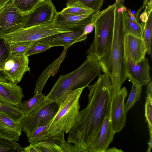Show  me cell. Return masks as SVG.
Instances as JSON below:
<instances>
[{
    "instance_id": "cell-1",
    "label": "cell",
    "mask_w": 152,
    "mask_h": 152,
    "mask_svg": "<svg viewBox=\"0 0 152 152\" xmlns=\"http://www.w3.org/2000/svg\"><path fill=\"white\" fill-rule=\"evenodd\" d=\"M89 90L87 106L80 111L77 121L69 132L66 142L78 145L84 152H89L91 145L99 133L104 118L110 111L112 84L109 77L100 74Z\"/></svg>"
},
{
    "instance_id": "cell-3",
    "label": "cell",
    "mask_w": 152,
    "mask_h": 152,
    "mask_svg": "<svg viewBox=\"0 0 152 152\" xmlns=\"http://www.w3.org/2000/svg\"><path fill=\"white\" fill-rule=\"evenodd\" d=\"M101 72L98 59L88 55L86 60L78 68L59 76L50 92L45 96V100L56 101L60 104L72 92L87 87Z\"/></svg>"
},
{
    "instance_id": "cell-39",
    "label": "cell",
    "mask_w": 152,
    "mask_h": 152,
    "mask_svg": "<svg viewBox=\"0 0 152 152\" xmlns=\"http://www.w3.org/2000/svg\"><path fill=\"white\" fill-rule=\"evenodd\" d=\"M123 152V151L121 149H118L116 148L113 147L112 148H110L109 149H108L107 150L106 152Z\"/></svg>"
},
{
    "instance_id": "cell-38",
    "label": "cell",
    "mask_w": 152,
    "mask_h": 152,
    "mask_svg": "<svg viewBox=\"0 0 152 152\" xmlns=\"http://www.w3.org/2000/svg\"><path fill=\"white\" fill-rule=\"evenodd\" d=\"M148 148L147 152H150L152 147V134H149V139L148 142Z\"/></svg>"
},
{
    "instance_id": "cell-11",
    "label": "cell",
    "mask_w": 152,
    "mask_h": 152,
    "mask_svg": "<svg viewBox=\"0 0 152 152\" xmlns=\"http://www.w3.org/2000/svg\"><path fill=\"white\" fill-rule=\"evenodd\" d=\"M57 12L51 0H44L29 13L23 27L53 22Z\"/></svg>"
},
{
    "instance_id": "cell-35",
    "label": "cell",
    "mask_w": 152,
    "mask_h": 152,
    "mask_svg": "<svg viewBox=\"0 0 152 152\" xmlns=\"http://www.w3.org/2000/svg\"><path fill=\"white\" fill-rule=\"evenodd\" d=\"M22 152H40V151L34 144H30L29 145L23 148Z\"/></svg>"
},
{
    "instance_id": "cell-7",
    "label": "cell",
    "mask_w": 152,
    "mask_h": 152,
    "mask_svg": "<svg viewBox=\"0 0 152 152\" xmlns=\"http://www.w3.org/2000/svg\"><path fill=\"white\" fill-rule=\"evenodd\" d=\"M59 105L57 102L45 99L37 108L25 115L21 122L23 131L27 136L38 127L49 123L57 112Z\"/></svg>"
},
{
    "instance_id": "cell-36",
    "label": "cell",
    "mask_w": 152,
    "mask_h": 152,
    "mask_svg": "<svg viewBox=\"0 0 152 152\" xmlns=\"http://www.w3.org/2000/svg\"><path fill=\"white\" fill-rule=\"evenodd\" d=\"M94 27V23L91 22L87 24L85 27L83 36L87 35L88 34L91 33L93 31Z\"/></svg>"
},
{
    "instance_id": "cell-34",
    "label": "cell",
    "mask_w": 152,
    "mask_h": 152,
    "mask_svg": "<svg viewBox=\"0 0 152 152\" xmlns=\"http://www.w3.org/2000/svg\"><path fill=\"white\" fill-rule=\"evenodd\" d=\"M61 147L63 152H84L83 150L78 145H72L71 143L65 142H61Z\"/></svg>"
},
{
    "instance_id": "cell-23",
    "label": "cell",
    "mask_w": 152,
    "mask_h": 152,
    "mask_svg": "<svg viewBox=\"0 0 152 152\" xmlns=\"http://www.w3.org/2000/svg\"><path fill=\"white\" fill-rule=\"evenodd\" d=\"M145 104V121L148 125L149 134H152V82L147 84Z\"/></svg>"
},
{
    "instance_id": "cell-15",
    "label": "cell",
    "mask_w": 152,
    "mask_h": 152,
    "mask_svg": "<svg viewBox=\"0 0 152 152\" xmlns=\"http://www.w3.org/2000/svg\"><path fill=\"white\" fill-rule=\"evenodd\" d=\"M83 31L80 30L57 34L39 41L48 44L51 47L59 46L69 47L75 43L86 40L87 35L83 36Z\"/></svg>"
},
{
    "instance_id": "cell-18",
    "label": "cell",
    "mask_w": 152,
    "mask_h": 152,
    "mask_svg": "<svg viewBox=\"0 0 152 152\" xmlns=\"http://www.w3.org/2000/svg\"><path fill=\"white\" fill-rule=\"evenodd\" d=\"M22 126L21 122H16L0 113V134L3 137L16 141L21 134Z\"/></svg>"
},
{
    "instance_id": "cell-12",
    "label": "cell",
    "mask_w": 152,
    "mask_h": 152,
    "mask_svg": "<svg viewBox=\"0 0 152 152\" xmlns=\"http://www.w3.org/2000/svg\"><path fill=\"white\" fill-rule=\"evenodd\" d=\"M127 95L126 88L123 87L112 99L110 118L111 126L115 133L121 131L125 125L126 113L124 110V102Z\"/></svg>"
},
{
    "instance_id": "cell-40",
    "label": "cell",
    "mask_w": 152,
    "mask_h": 152,
    "mask_svg": "<svg viewBox=\"0 0 152 152\" xmlns=\"http://www.w3.org/2000/svg\"><path fill=\"white\" fill-rule=\"evenodd\" d=\"M11 0H0V9Z\"/></svg>"
},
{
    "instance_id": "cell-25",
    "label": "cell",
    "mask_w": 152,
    "mask_h": 152,
    "mask_svg": "<svg viewBox=\"0 0 152 152\" xmlns=\"http://www.w3.org/2000/svg\"><path fill=\"white\" fill-rule=\"evenodd\" d=\"M11 53L10 43L4 37H0V81L8 82L3 71L4 63Z\"/></svg>"
},
{
    "instance_id": "cell-30",
    "label": "cell",
    "mask_w": 152,
    "mask_h": 152,
    "mask_svg": "<svg viewBox=\"0 0 152 152\" xmlns=\"http://www.w3.org/2000/svg\"><path fill=\"white\" fill-rule=\"evenodd\" d=\"M49 123L38 127L27 136L30 144L36 143L48 138L46 135V131Z\"/></svg>"
},
{
    "instance_id": "cell-16",
    "label": "cell",
    "mask_w": 152,
    "mask_h": 152,
    "mask_svg": "<svg viewBox=\"0 0 152 152\" xmlns=\"http://www.w3.org/2000/svg\"><path fill=\"white\" fill-rule=\"evenodd\" d=\"M23 97L20 86L0 81V103L18 107Z\"/></svg>"
},
{
    "instance_id": "cell-29",
    "label": "cell",
    "mask_w": 152,
    "mask_h": 152,
    "mask_svg": "<svg viewBox=\"0 0 152 152\" xmlns=\"http://www.w3.org/2000/svg\"><path fill=\"white\" fill-rule=\"evenodd\" d=\"M44 0H12L14 5L20 11L29 14Z\"/></svg>"
},
{
    "instance_id": "cell-13",
    "label": "cell",
    "mask_w": 152,
    "mask_h": 152,
    "mask_svg": "<svg viewBox=\"0 0 152 152\" xmlns=\"http://www.w3.org/2000/svg\"><path fill=\"white\" fill-rule=\"evenodd\" d=\"M115 133L111 124L110 111L105 116L98 134L93 141L89 152H106Z\"/></svg>"
},
{
    "instance_id": "cell-41",
    "label": "cell",
    "mask_w": 152,
    "mask_h": 152,
    "mask_svg": "<svg viewBox=\"0 0 152 152\" xmlns=\"http://www.w3.org/2000/svg\"><path fill=\"white\" fill-rule=\"evenodd\" d=\"M66 5L67 6L72 3L77 1L78 0H66Z\"/></svg>"
},
{
    "instance_id": "cell-32",
    "label": "cell",
    "mask_w": 152,
    "mask_h": 152,
    "mask_svg": "<svg viewBox=\"0 0 152 152\" xmlns=\"http://www.w3.org/2000/svg\"><path fill=\"white\" fill-rule=\"evenodd\" d=\"M33 42H20L10 43V53L24 54Z\"/></svg>"
},
{
    "instance_id": "cell-8",
    "label": "cell",
    "mask_w": 152,
    "mask_h": 152,
    "mask_svg": "<svg viewBox=\"0 0 152 152\" xmlns=\"http://www.w3.org/2000/svg\"><path fill=\"white\" fill-rule=\"evenodd\" d=\"M28 14L18 9L12 0L7 2L0 9V37L23 27Z\"/></svg>"
},
{
    "instance_id": "cell-2",
    "label": "cell",
    "mask_w": 152,
    "mask_h": 152,
    "mask_svg": "<svg viewBox=\"0 0 152 152\" xmlns=\"http://www.w3.org/2000/svg\"><path fill=\"white\" fill-rule=\"evenodd\" d=\"M114 4V18L113 40L111 45L98 58L101 70L110 77L112 84V98L118 93L127 79L125 63L124 39V6L122 0Z\"/></svg>"
},
{
    "instance_id": "cell-24",
    "label": "cell",
    "mask_w": 152,
    "mask_h": 152,
    "mask_svg": "<svg viewBox=\"0 0 152 152\" xmlns=\"http://www.w3.org/2000/svg\"><path fill=\"white\" fill-rule=\"evenodd\" d=\"M0 113L16 122H21L25 115L18 107L0 103Z\"/></svg>"
},
{
    "instance_id": "cell-17",
    "label": "cell",
    "mask_w": 152,
    "mask_h": 152,
    "mask_svg": "<svg viewBox=\"0 0 152 152\" xmlns=\"http://www.w3.org/2000/svg\"><path fill=\"white\" fill-rule=\"evenodd\" d=\"M125 57L130 55L132 59L138 62L145 58L146 48L142 39L131 34H125L124 39Z\"/></svg>"
},
{
    "instance_id": "cell-19",
    "label": "cell",
    "mask_w": 152,
    "mask_h": 152,
    "mask_svg": "<svg viewBox=\"0 0 152 152\" xmlns=\"http://www.w3.org/2000/svg\"><path fill=\"white\" fill-rule=\"evenodd\" d=\"M126 9L124 6L123 13L125 34H130L142 39L144 25L140 24L137 20H132L126 11Z\"/></svg>"
},
{
    "instance_id": "cell-31",
    "label": "cell",
    "mask_w": 152,
    "mask_h": 152,
    "mask_svg": "<svg viewBox=\"0 0 152 152\" xmlns=\"http://www.w3.org/2000/svg\"><path fill=\"white\" fill-rule=\"evenodd\" d=\"M51 48L48 44L39 40L33 42L25 55L28 56L45 51Z\"/></svg>"
},
{
    "instance_id": "cell-5",
    "label": "cell",
    "mask_w": 152,
    "mask_h": 152,
    "mask_svg": "<svg viewBox=\"0 0 152 152\" xmlns=\"http://www.w3.org/2000/svg\"><path fill=\"white\" fill-rule=\"evenodd\" d=\"M114 4L106 9L93 13L91 22L95 28L94 38L86 53L98 59L106 53L113 35Z\"/></svg>"
},
{
    "instance_id": "cell-20",
    "label": "cell",
    "mask_w": 152,
    "mask_h": 152,
    "mask_svg": "<svg viewBox=\"0 0 152 152\" xmlns=\"http://www.w3.org/2000/svg\"><path fill=\"white\" fill-rule=\"evenodd\" d=\"M34 94V96L29 100L21 102L19 104L18 108L25 115L37 108L45 99V96L42 93Z\"/></svg>"
},
{
    "instance_id": "cell-27",
    "label": "cell",
    "mask_w": 152,
    "mask_h": 152,
    "mask_svg": "<svg viewBox=\"0 0 152 152\" xmlns=\"http://www.w3.org/2000/svg\"><path fill=\"white\" fill-rule=\"evenodd\" d=\"M132 86L129 96L124 105V110L126 113L140 100L142 92V86L134 82H132Z\"/></svg>"
},
{
    "instance_id": "cell-21",
    "label": "cell",
    "mask_w": 152,
    "mask_h": 152,
    "mask_svg": "<svg viewBox=\"0 0 152 152\" xmlns=\"http://www.w3.org/2000/svg\"><path fill=\"white\" fill-rule=\"evenodd\" d=\"M91 9L83 5L78 1L69 5L58 12L60 14L69 15H78L94 13Z\"/></svg>"
},
{
    "instance_id": "cell-33",
    "label": "cell",
    "mask_w": 152,
    "mask_h": 152,
    "mask_svg": "<svg viewBox=\"0 0 152 152\" xmlns=\"http://www.w3.org/2000/svg\"><path fill=\"white\" fill-rule=\"evenodd\" d=\"M84 5L92 9L94 12L100 11L104 0H78Z\"/></svg>"
},
{
    "instance_id": "cell-22",
    "label": "cell",
    "mask_w": 152,
    "mask_h": 152,
    "mask_svg": "<svg viewBox=\"0 0 152 152\" xmlns=\"http://www.w3.org/2000/svg\"><path fill=\"white\" fill-rule=\"evenodd\" d=\"M61 142L59 141L49 137L48 139L34 144L40 152H63L61 147Z\"/></svg>"
},
{
    "instance_id": "cell-26",
    "label": "cell",
    "mask_w": 152,
    "mask_h": 152,
    "mask_svg": "<svg viewBox=\"0 0 152 152\" xmlns=\"http://www.w3.org/2000/svg\"><path fill=\"white\" fill-rule=\"evenodd\" d=\"M152 10L148 11V19L144 23L142 39L146 48V53L150 55L151 53L152 34Z\"/></svg>"
},
{
    "instance_id": "cell-6",
    "label": "cell",
    "mask_w": 152,
    "mask_h": 152,
    "mask_svg": "<svg viewBox=\"0 0 152 152\" xmlns=\"http://www.w3.org/2000/svg\"><path fill=\"white\" fill-rule=\"evenodd\" d=\"M71 31L58 27L52 22L23 27L3 37L10 43L33 42L56 34Z\"/></svg>"
},
{
    "instance_id": "cell-37",
    "label": "cell",
    "mask_w": 152,
    "mask_h": 152,
    "mask_svg": "<svg viewBox=\"0 0 152 152\" xmlns=\"http://www.w3.org/2000/svg\"><path fill=\"white\" fill-rule=\"evenodd\" d=\"M140 18L142 22L144 23H146L148 19L147 12L146 8L144 12L141 14Z\"/></svg>"
},
{
    "instance_id": "cell-4",
    "label": "cell",
    "mask_w": 152,
    "mask_h": 152,
    "mask_svg": "<svg viewBox=\"0 0 152 152\" xmlns=\"http://www.w3.org/2000/svg\"><path fill=\"white\" fill-rule=\"evenodd\" d=\"M84 88L72 92L60 104L57 112L48 125L47 137L62 143L66 142L64 133H69L78 120L80 107L79 101Z\"/></svg>"
},
{
    "instance_id": "cell-10",
    "label": "cell",
    "mask_w": 152,
    "mask_h": 152,
    "mask_svg": "<svg viewBox=\"0 0 152 152\" xmlns=\"http://www.w3.org/2000/svg\"><path fill=\"white\" fill-rule=\"evenodd\" d=\"M125 58L127 79L130 81L143 86L147 85L151 81L148 59L145 58L139 62H135L130 55Z\"/></svg>"
},
{
    "instance_id": "cell-14",
    "label": "cell",
    "mask_w": 152,
    "mask_h": 152,
    "mask_svg": "<svg viewBox=\"0 0 152 152\" xmlns=\"http://www.w3.org/2000/svg\"><path fill=\"white\" fill-rule=\"evenodd\" d=\"M93 14L69 15L58 12L53 22L57 27L65 30H84L85 26L91 22Z\"/></svg>"
},
{
    "instance_id": "cell-28",
    "label": "cell",
    "mask_w": 152,
    "mask_h": 152,
    "mask_svg": "<svg viewBox=\"0 0 152 152\" xmlns=\"http://www.w3.org/2000/svg\"><path fill=\"white\" fill-rule=\"evenodd\" d=\"M22 149L16 141L7 138L0 134V152H22Z\"/></svg>"
},
{
    "instance_id": "cell-42",
    "label": "cell",
    "mask_w": 152,
    "mask_h": 152,
    "mask_svg": "<svg viewBox=\"0 0 152 152\" xmlns=\"http://www.w3.org/2000/svg\"></svg>"
},
{
    "instance_id": "cell-9",
    "label": "cell",
    "mask_w": 152,
    "mask_h": 152,
    "mask_svg": "<svg viewBox=\"0 0 152 152\" xmlns=\"http://www.w3.org/2000/svg\"><path fill=\"white\" fill-rule=\"evenodd\" d=\"M28 56L24 54L10 53L4 61L3 71L10 83L17 84L24 74L30 71Z\"/></svg>"
}]
</instances>
